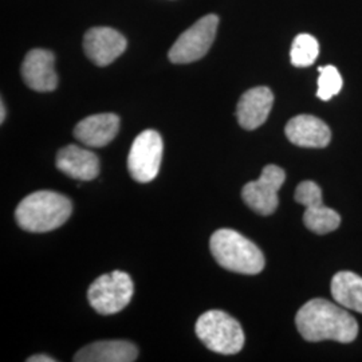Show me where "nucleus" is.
Here are the masks:
<instances>
[{"label": "nucleus", "instance_id": "nucleus-21", "mask_svg": "<svg viewBox=\"0 0 362 362\" xmlns=\"http://www.w3.org/2000/svg\"><path fill=\"white\" fill-rule=\"evenodd\" d=\"M0 122L3 124L4 122V118H6V107H4V104H3V101H1V104H0Z\"/></svg>", "mask_w": 362, "mask_h": 362}, {"label": "nucleus", "instance_id": "nucleus-17", "mask_svg": "<svg viewBox=\"0 0 362 362\" xmlns=\"http://www.w3.org/2000/svg\"><path fill=\"white\" fill-rule=\"evenodd\" d=\"M332 296L341 306L362 314V278L351 272H339L332 279Z\"/></svg>", "mask_w": 362, "mask_h": 362}, {"label": "nucleus", "instance_id": "nucleus-20", "mask_svg": "<svg viewBox=\"0 0 362 362\" xmlns=\"http://www.w3.org/2000/svg\"><path fill=\"white\" fill-rule=\"evenodd\" d=\"M28 362H54L55 360L52 358V357H49V356H43V354H39V356H33V357H30Z\"/></svg>", "mask_w": 362, "mask_h": 362}, {"label": "nucleus", "instance_id": "nucleus-16", "mask_svg": "<svg viewBox=\"0 0 362 362\" xmlns=\"http://www.w3.org/2000/svg\"><path fill=\"white\" fill-rule=\"evenodd\" d=\"M137 348L128 341H100L79 350L76 362H133L137 360Z\"/></svg>", "mask_w": 362, "mask_h": 362}, {"label": "nucleus", "instance_id": "nucleus-5", "mask_svg": "<svg viewBox=\"0 0 362 362\" xmlns=\"http://www.w3.org/2000/svg\"><path fill=\"white\" fill-rule=\"evenodd\" d=\"M134 293L133 281L127 272H112L97 278L88 291L91 308L103 315L117 314L129 305Z\"/></svg>", "mask_w": 362, "mask_h": 362}, {"label": "nucleus", "instance_id": "nucleus-7", "mask_svg": "<svg viewBox=\"0 0 362 362\" xmlns=\"http://www.w3.org/2000/svg\"><path fill=\"white\" fill-rule=\"evenodd\" d=\"M163 149V139L156 130H144L136 137L128 157V169L133 180L139 182L155 180L161 165Z\"/></svg>", "mask_w": 362, "mask_h": 362}, {"label": "nucleus", "instance_id": "nucleus-1", "mask_svg": "<svg viewBox=\"0 0 362 362\" xmlns=\"http://www.w3.org/2000/svg\"><path fill=\"white\" fill-rule=\"evenodd\" d=\"M296 325L300 336L309 342L332 339L349 344L358 334V324L353 315L321 298L311 299L299 309Z\"/></svg>", "mask_w": 362, "mask_h": 362}, {"label": "nucleus", "instance_id": "nucleus-3", "mask_svg": "<svg viewBox=\"0 0 362 362\" xmlns=\"http://www.w3.org/2000/svg\"><path fill=\"white\" fill-rule=\"evenodd\" d=\"M209 248L215 260L228 272L255 275L264 269V255L246 236L230 228L214 233Z\"/></svg>", "mask_w": 362, "mask_h": 362}, {"label": "nucleus", "instance_id": "nucleus-2", "mask_svg": "<svg viewBox=\"0 0 362 362\" xmlns=\"http://www.w3.org/2000/svg\"><path fill=\"white\" fill-rule=\"evenodd\" d=\"M73 212L71 202L52 191L26 196L15 211L19 227L28 233H49L64 226Z\"/></svg>", "mask_w": 362, "mask_h": 362}, {"label": "nucleus", "instance_id": "nucleus-4", "mask_svg": "<svg viewBox=\"0 0 362 362\" xmlns=\"http://www.w3.org/2000/svg\"><path fill=\"white\" fill-rule=\"evenodd\" d=\"M196 334L208 349L226 356L239 353L245 345L242 326L224 311L211 310L200 315Z\"/></svg>", "mask_w": 362, "mask_h": 362}, {"label": "nucleus", "instance_id": "nucleus-10", "mask_svg": "<svg viewBox=\"0 0 362 362\" xmlns=\"http://www.w3.org/2000/svg\"><path fill=\"white\" fill-rule=\"evenodd\" d=\"M127 39L115 28L93 27L83 38V50L94 65H110L127 50Z\"/></svg>", "mask_w": 362, "mask_h": 362}, {"label": "nucleus", "instance_id": "nucleus-9", "mask_svg": "<svg viewBox=\"0 0 362 362\" xmlns=\"http://www.w3.org/2000/svg\"><path fill=\"white\" fill-rule=\"evenodd\" d=\"M285 180V170L278 165L270 164L263 168L258 180L247 182L242 191V197L252 211L259 215L269 216L278 208V191Z\"/></svg>", "mask_w": 362, "mask_h": 362}, {"label": "nucleus", "instance_id": "nucleus-19", "mask_svg": "<svg viewBox=\"0 0 362 362\" xmlns=\"http://www.w3.org/2000/svg\"><path fill=\"white\" fill-rule=\"evenodd\" d=\"M318 91L317 95L322 101H329L342 89V77L337 67L332 65L318 67Z\"/></svg>", "mask_w": 362, "mask_h": 362}, {"label": "nucleus", "instance_id": "nucleus-8", "mask_svg": "<svg viewBox=\"0 0 362 362\" xmlns=\"http://www.w3.org/2000/svg\"><path fill=\"white\" fill-rule=\"evenodd\" d=\"M296 202L305 206L303 223L318 235L336 231L341 224V216L332 208L326 207L322 202V191L314 181H302L296 191Z\"/></svg>", "mask_w": 362, "mask_h": 362}, {"label": "nucleus", "instance_id": "nucleus-6", "mask_svg": "<svg viewBox=\"0 0 362 362\" xmlns=\"http://www.w3.org/2000/svg\"><path fill=\"white\" fill-rule=\"evenodd\" d=\"M218 26L219 16L215 13H209L199 19L175 42L169 50V61L182 65L202 59L215 40Z\"/></svg>", "mask_w": 362, "mask_h": 362}, {"label": "nucleus", "instance_id": "nucleus-13", "mask_svg": "<svg viewBox=\"0 0 362 362\" xmlns=\"http://www.w3.org/2000/svg\"><path fill=\"white\" fill-rule=\"evenodd\" d=\"M285 132L290 143L302 148H325L332 140L330 128L322 119L310 115L291 118Z\"/></svg>", "mask_w": 362, "mask_h": 362}, {"label": "nucleus", "instance_id": "nucleus-14", "mask_svg": "<svg viewBox=\"0 0 362 362\" xmlns=\"http://www.w3.org/2000/svg\"><path fill=\"white\" fill-rule=\"evenodd\" d=\"M57 168L71 179L90 181L100 173V160L88 149L67 145L57 155Z\"/></svg>", "mask_w": 362, "mask_h": 362}, {"label": "nucleus", "instance_id": "nucleus-12", "mask_svg": "<svg viewBox=\"0 0 362 362\" xmlns=\"http://www.w3.org/2000/svg\"><path fill=\"white\" fill-rule=\"evenodd\" d=\"M274 104V94L266 86L247 90L239 100L236 117L239 125L246 130L258 129L267 119Z\"/></svg>", "mask_w": 362, "mask_h": 362}, {"label": "nucleus", "instance_id": "nucleus-15", "mask_svg": "<svg viewBox=\"0 0 362 362\" xmlns=\"http://www.w3.org/2000/svg\"><path fill=\"white\" fill-rule=\"evenodd\" d=\"M118 130V116L113 113H103L86 117L78 122L74 129V137L86 146L101 148L115 140Z\"/></svg>", "mask_w": 362, "mask_h": 362}, {"label": "nucleus", "instance_id": "nucleus-11", "mask_svg": "<svg viewBox=\"0 0 362 362\" xmlns=\"http://www.w3.org/2000/svg\"><path fill=\"white\" fill-rule=\"evenodd\" d=\"M55 57L52 52L35 49L26 55L22 64V77L33 90L46 93L57 89L58 76L55 73Z\"/></svg>", "mask_w": 362, "mask_h": 362}, {"label": "nucleus", "instance_id": "nucleus-18", "mask_svg": "<svg viewBox=\"0 0 362 362\" xmlns=\"http://www.w3.org/2000/svg\"><path fill=\"white\" fill-rule=\"evenodd\" d=\"M320 55V43L310 34H299L294 39L290 58L291 64L297 67L311 66Z\"/></svg>", "mask_w": 362, "mask_h": 362}]
</instances>
